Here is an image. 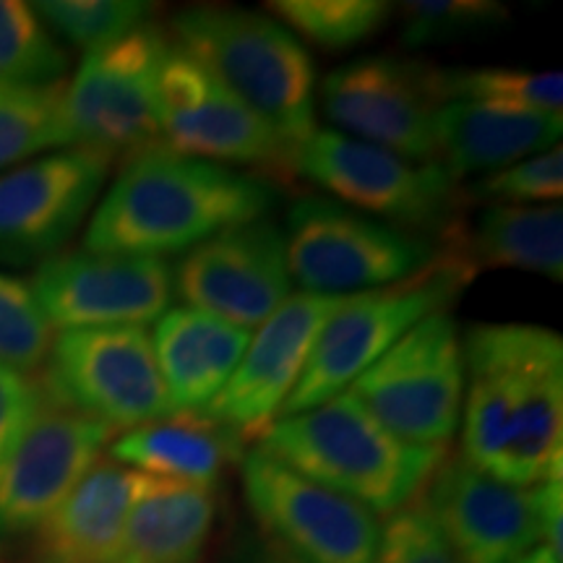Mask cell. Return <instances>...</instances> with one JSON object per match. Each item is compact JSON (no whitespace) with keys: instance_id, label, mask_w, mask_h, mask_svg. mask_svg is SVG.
Instances as JSON below:
<instances>
[{"instance_id":"cell-1","label":"cell","mask_w":563,"mask_h":563,"mask_svg":"<svg viewBox=\"0 0 563 563\" xmlns=\"http://www.w3.org/2000/svg\"><path fill=\"white\" fill-rule=\"evenodd\" d=\"M462 350V460L517 488L563 477L561 334L534 323H477Z\"/></svg>"},{"instance_id":"cell-2","label":"cell","mask_w":563,"mask_h":563,"mask_svg":"<svg viewBox=\"0 0 563 563\" xmlns=\"http://www.w3.org/2000/svg\"><path fill=\"white\" fill-rule=\"evenodd\" d=\"M279 191L253 173L154 146L123 162L84 232L87 253H186L220 232L266 220Z\"/></svg>"},{"instance_id":"cell-3","label":"cell","mask_w":563,"mask_h":563,"mask_svg":"<svg viewBox=\"0 0 563 563\" xmlns=\"http://www.w3.org/2000/svg\"><path fill=\"white\" fill-rule=\"evenodd\" d=\"M258 449L371 514L410 506L446 456L443 446L402 441L365 410L352 391L311 410L274 420Z\"/></svg>"},{"instance_id":"cell-4","label":"cell","mask_w":563,"mask_h":563,"mask_svg":"<svg viewBox=\"0 0 563 563\" xmlns=\"http://www.w3.org/2000/svg\"><path fill=\"white\" fill-rule=\"evenodd\" d=\"M173 37L295 154L313 136L316 63L279 21L235 5H191L173 16Z\"/></svg>"},{"instance_id":"cell-5","label":"cell","mask_w":563,"mask_h":563,"mask_svg":"<svg viewBox=\"0 0 563 563\" xmlns=\"http://www.w3.org/2000/svg\"><path fill=\"white\" fill-rule=\"evenodd\" d=\"M475 279L460 253L441 249L433 266L418 277L357 295H344L316 336L298 384L279 418L319 407L347 391L378 357L431 313L449 311V302ZM277 418V420H279Z\"/></svg>"},{"instance_id":"cell-6","label":"cell","mask_w":563,"mask_h":563,"mask_svg":"<svg viewBox=\"0 0 563 563\" xmlns=\"http://www.w3.org/2000/svg\"><path fill=\"white\" fill-rule=\"evenodd\" d=\"M295 175L319 186L344 207L382 217V222L449 241L462 224L464 194L441 162H412L382 146L316 129L295 154Z\"/></svg>"},{"instance_id":"cell-7","label":"cell","mask_w":563,"mask_h":563,"mask_svg":"<svg viewBox=\"0 0 563 563\" xmlns=\"http://www.w3.org/2000/svg\"><path fill=\"white\" fill-rule=\"evenodd\" d=\"M285 235L292 282L313 295L382 290L418 277L441 256L433 238L319 196L295 201Z\"/></svg>"},{"instance_id":"cell-8","label":"cell","mask_w":563,"mask_h":563,"mask_svg":"<svg viewBox=\"0 0 563 563\" xmlns=\"http://www.w3.org/2000/svg\"><path fill=\"white\" fill-rule=\"evenodd\" d=\"M170 45V34L150 21L87 53L63 91L70 150L95 152L112 165L162 144L159 74Z\"/></svg>"},{"instance_id":"cell-9","label":"cell","mask_w":563,"mask_h":563,"mask_svg":"<svg viewBox=\"0 0 563 563\" xmlns=\"http://www.w3.org/2000/svg\"><path fill=\"white\" fill-rule=\"evenodd\" d=\"M37 382L51 402L112 431H133L173 415L152 334L144 327L55 334Z\"/></svg>"},{"instance_id":"cell-10","label":"cell","mask_w":563,"mask_h":563,"mask_svg":"<svg viewBox=\"0 0 563 563\" xmlns=\"http://www.w3.org/2000/svg\"><path fill=\"white\" fill-rule=\"evenodd\" d=\"M347 391L402 441L446 449L464 402V350L456 321L439 311L415 323Z\"/></svg>"},{"instance_id":"cell-11","label":"cell","mask_w":563,"mask_h":563,"mask_svg":"<svg viewBox=\"0 0 563 563\" xmlns=\"http://www.w3.org/2000/svg\"><path fill=\"white\" fill-rule=\"evenodd\" d=\"M159 125L162 144L186 157L249 167L272 186L295 178L290 146L175 42L159 74Z\"/></svg>"},{"instance_id":"cell-12","label":"cell","mask_w":563,"mask_h":563,"mask_svg":"<svg viewBox=\"0 0 563 563\" xmlns=\"http://www.w3.org/2000/svg\"><path fill=\"white\" fill-rule=\"evenodd\" d=\"M241 477L253 519L290 563H376L382 525L365 506L262 449L243 454Z\"/></svg>"},{"instance_id":"cell-13","label":"cell","mask_w":563,"mask_h":563,"mask_svg":"<svg viewBox=\"0 0 563 563\" xmlns=\"http://www.w3.org/2000/svg\"><path fill=\"white\" fill-rule=\"evenodd\" d=\"M435 66L407 55H363L321 81V108L340 133L412 162H439Z\"/></svg>"},{"instance_id":"cell-14","label":"cell","mask_w":563,"mask_h":563,"mask_svg":"<svg viewBox=\"0 0 563 563\" xmlns=\"http://www.w3.org/2000/svg\"><path fill=\"white\" fill-rule=\"evenodd\" d=\"M112 433L104 422L42 399L30 428L0 464V563L102 460Z\"/></svg>"},{"instance_id":"cell-15","label":"cell","mask_w":563,"mask_h":563,"mask_svg":"<svg viewBox=\"0 0 563 563\" xmlns=\"http://www.w3.org/2000/svg\"><path fill=\"white\" fill-rule=\"evenodd\" d=\"M110 162L60 150L0 173V264L32 266L60 256L100 199Z\"/></svg>"},{"instance_id":"cell-16","label":"cell","mask_w":563,"mask_h":563,"mask_svg":"<svg viewBox=\"0 0 563 563\" xmlns=\"http://www.w3.org/2000/svg\"><path fill=\"white\" fill-rule=\"evenodd\" d=\"M32 292L51 327H146L170 311L173 266L154 256L70 251L34 272Z\"/></svg>"},{"instance_id":"cell-17","label":"cell","mask_w":563,"mask_h":563,"mask_svg":"<svg viewBox=\"0 0 563 563\" xmlns=\"http://www.w3.org/2000/svg\"><path fill=\"white\" fill-rule=\"evenodd\" d=\"M173 279L188 308L251 332L292 295L285 230L272 220L224 230L186 251Z\"/></svg>"},{"instance_id":"cell-18","label":"cell","mask_w":563,"mask_h":563,"mask_svg":"<svg viewBox=\"0 0 563 563\" xmlns=\"http://www.w3.org/2000/svg\"><path fill=\"white\" fill-rule=\"evenodd\" d=\"M344 295L295 292L251 336L241 363L224 389L211 399L203 418L238 433L241 439L262 435L298 384L316 336Z\"/></svg>"},{"instance_id":"cell-19","label":"cell","mask_w":563,"mask_h":563,"mask_svg":"<svg viewBox=\"0 0 563 563\" xmlns=\"http://www.w3.org/2000/svg\"><path fill=\"white\" fill-rule=\"evenodd\" d=\"M420 501L462 563H517L540 545L534 490L496 481L462 456H443Z\"/></svg>"},{"instance_id":"cell-20","label":"cell","mask_w":563,"mask_h":563,"mask_svg":"<svg viewBox=\"0 0 563 563\" xmlns=\"http://www.w3.org/2000/svg\"><path fill=\"white\" fill-rule=\"evenodd\" d=\"M139 473L97 460L58 509L3 563H115Z\"/></svg>"},{"instance_id":"cell-21","label":"cell","mask_w":563,"mask_h":563,"mask_svg":"<svg viewBox=\"0 0 563 563\" xmlns=\"http://www.w3.org/2000/svg\"><path fill=\"white\" fill-rule=\"evenodd\" d=\"M561 112L446 102L435 110L433 136L439 162L454 178L496 173L561 146Z\"/></svg>"},{"instance_id":"cell-22","label":"cell","mask_w":563,"mask_h":563,"mask_svg":"<svg viewBox=\"0 0 563 563\" xmlns=\"http://www.w3.org/2000/svg\"><path fill=\"white\" fill-rule=\"evenodd\" d=\"M249 329L180 306L157 319L152 344L173 415H199L224 389L251 342Z\"/></svg>"},{"instance_id":"cell-23","label":"cell","mask_w":563,"mask_h":563,"mask_svg":"<svg viewBox=\"0 0 563 563\" xmlns=\"http://www.w3.org/2000/svg\"><path fill=\"white\" fill-rule=\"evenodd\" d=\"M217 514V488L139 475L115 563H201Z\"/></svg>"},{"instance_id":"cell-24","label":"cell","mask_w":563,"mask_h":563,"mask_svg":"<svg viewBox=\"0 0 563 563\" xmlns=\"http://www.w3.org/2000/svg\"><path fill=\"white\" fill-rule=\"evenodd\" d=\"M243 443L203 415H170L110 441V460L146 477L217 488L224 470L243 460Z\"/></svg>"},{"instance_id":"cell-25","label":"cell","mask_w":563,"mask_h":563,"mask_svg":"<svg viewBox=\"0 0 563 563\" xmlns=\"http://www.w3.org/2000/svg\"><path fill=\"white\" fill-rule=\"evenodd\" d=\"M462 256L470 269H519L563 277V211L561 203L545 207H490L475 230L464 228L441 243Z\"/></svg>"},{"instance_id":"cell-26","label":"cell","mask_w":563,"mask_h":563,"mask_svg":"<svg viewBox=\"0 0 563 563\" xmlns=\"http://www.w3.org/2000/svg\"><path fill=\"white\" fill-rule=\"evenodd\" d=\"M433 81L441 104L481 102L534 112H561L563 108V76L559 70L435 68Z\"/></svg>"},{"instance_id":"cell-27","label":"cell","mask_w":563,"mask_h":563,"mask_svg":"<svg viewBox=\"0 0 563 563\" xmlns=\"http://www.w3.org/2000/svg\"><path fill=\"white\" fill-rule=\"evenodd\" d=\"M63 91V84L45 89L0 84V170L42 152L70 150Z\"/></svg>"},{"instance_id":"cell-28","label":"cell","mask_w":563,"mask_h":563,"mask_svg":"<svg viewBox=\"0 0 563 563\" xmlns=\"http://www.w3.org/2000/svg\"><path fill=\"white\" fill-rule=\"evenodd\" d=\"M68 55L30 3L0 0V84L58 87L68 74Z\"/></svg>"},{"instance_id":"cell-29","label":"cell","mask_w":563,"mask_h":563,"mask_svg":"<svg viewBox=\"0 0 563 563\" xmlns=\"http://www.w3.org/2000/svg\"><path fill=\"white\" fill-rule=\"evenodd\" d=\"M266 9L287 30L327 51L361 45L391 16V5L382 0H274Z\"/></svg>"},{"instance_id":"cell-30","label":"cell","mask_w":563,"mask_h":563,"mask_svg":"<svg viewBox=\"0 0 563 563\" xmlns=\"http://www.w3.org/2000/svg\"><path fill=\"white\" fill-rule=\"evenodd\" d=\"M32 9L53 37L58 34L87 53L129 37L157 13V5L141 0H42Z\"/></svg>"},{"instance_id":"cell-31","label":"cell","mask_w":563,"mask_h":563,"mask_svg":"<svg viewBox=\"0 0 563 563\" xmlns=\"http://www.w3.org/2000/svg\"><path fill=\"white\" fill-rule=\"evenodd\" d=\"M509 16L496 0H410L399 5V40L418 51L496 32L509 24Z\"/></svg>"},{"instance_id":"cell-32","label":"cell","mask_w":563,"mask_h":563,"mask_svg":"<svg viewBox=\"0 0 563 563\" xmlns=\"http://www.w3.org/2000/svg\"><path fill=\"white\" fill-rule=\"evenodd\" d=\"M53 336L32 287L0 272V365L32 376L45 365Z\"/></svg>"},{"instance_id":"cell-33","label":"cell","mask_w":563,"mask_h":563,"mask_svg":"<svg viewBox=\"0 0 563 563\" xmlns=\"http://www.w3.org/2000/svg\"><path fill=\"white\" fill-rule=\"evenodd\" d=\"M464 194L475 199L498 201L501 207H519V203L548 201L559 203L563 194V152L561 146L534 154L530 159L488 173L473 183Z\"/></svg>"},{"instance_id":"cell-34","label":"cell","mask_w":563,"mask_h":563,"mask_svg":"<svg viewBox=\"0 0 563 563\" xmlns=\"http://www.w3.org/2000/svg\"><path fill=\"white\" fill-rule=\"evenodd\" d=\"M376 563H462L422 501L394 511L382 527Z\"/></svg>"},{"instance_id":"cell-35","label":"cell","mask_w":563,"mask_h":563,"mask_svg":"<svg viewBox=\"0 0 563 563\" xmlns=\"http://www.w3.org/2000/svg\"><path fill=\"white\" fill-rule=\"evenodd\" d=\"M42 399L45 394L37 378L0 365V464L30 428Z\"/></svg>"},{"instance_id":"cell-36","label":"cell","mask_w":563,"mask_h":563,"mask_svg":"<svg viewBox=\"0 0 563 563\" xmlns=\"http://www.w3.org/2000/svg\"><path fill=\"white\" fill-rule=\"evenodd\" d=\"M534 501H538L540 519V540L548 551L563 559V506H561V477L534 485Z\"/></svg>"},{"instance_id":"cell-37","label":"cell","mask_w":563,"mask_h":563,"mask_svg":"<svg viewBox=\"0 0 563 563\" xmlns=\"http://www.w3.org/2000/svg\"><path fill=\"white\" fill-rule=\"evenodd\" d=\"M517 563H561L559 555H553L545 545H534L530 553H525Z\"/></svg>"}]
</instances>
